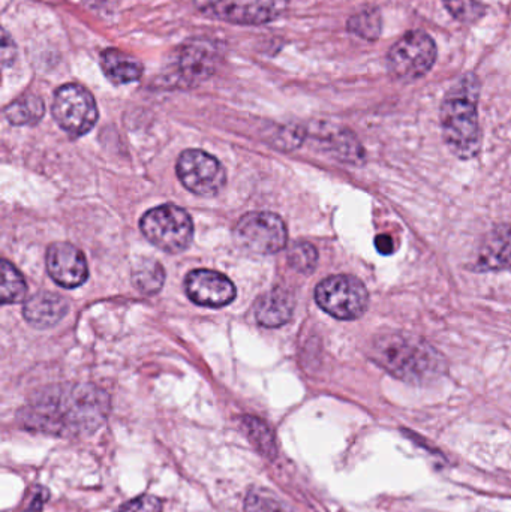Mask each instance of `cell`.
Here are the masks:
<instances>
[{"label": "cell", "instance_id": "cell-1", "mask_svg": "<svg viewBox=\"0 0 511 512\" xmlns=\"http://www.w3.org/2000/svg\"><path fill=\"white\" fill-rule=\"evenodd\" d=\"M110 411V397L90 384L60 385L39 394L21 420L27 429L57 436L95 432Z\"/></svg>", "mask_w": 511, "mask_h": 512}, {"label": "cell", "instance_id": "cell-2", "mask_svg": "<svg viewBox=\"0 0 511 512\" xmlns=\"http://www.w3.org/2000/svg\"><path fill=\"white\" fill-rule=\"evenodd\" d=\"M480 89L482 84L479 77L468 72L447 90L441 104L444 141L464 161L476 158L482 147L479 122Z\"/></svg>", "mask_w": 511, "mask_h": 512}, {"label": "cell", "instance_id": "cell-3", "mask_svg": "<svg viewBox=\"0 0 511 512\" xmlns=\"http://www.w3.org/2000/svg\"><path fill=\"white\" fill-rule=\"evenodd\" d=\"M371 357L378 366L410 384L434 381L446 370L443 355L419 337L381 333L372 339Z\"/></svg>", "mask_w": 511, "mask_h": 512}, {"label": "cell", "instance_id": "cell-4", "mask_svg": "<svg viewBox=\"0 0 511 512\" xmlns=\"http://www.w3.org/2000/svg\"><path fill=\"white\" fill-rule=\"evenodd\" d=\"M141 233L167 254H180L191 245L194 224L182 207L164 204L149 210L140 221Z\"/></svg>", "mask_w": 511, "mask_h": 512}, {"label": "cell", "instance_id": "cell-5", "mask_svg": "<svg viewBox=\"0 0 511 512\" xmlns=\"http://www.w3.org/2000/svg\"><path fill=\"white\" fill-rule=\"evenodd\" d=\"M315 301L333 318L353 321L368 309L369 292L357 277L336 274L318 283Z\"/></svg>", "mask_w": 511, "mask_h": 512}, {"label": "cell", "instance_id": "cell-6", "mask_svg": "<svg viewBox=\"0 0 511 512\" xmlns=\"http://www.w3.org/2000/svg\"><path fill=\"white\" fill-rule=\"evenodd\" d=\"M219 59L221 54L216 44L207 39H192L171 57L165 69V81L170 86H195L216 71Z\"/></svg>", "mask_w": 511, "mask_h": 512}, {"label": "cell", "instance_id": "cell-7", "mask_svg": "<svg viewBox=\"0 0 511 512\" xmlns=\"http://www.w3.org/2000/svg\"><path fill=\"white\" fill-rule=\"evenodd\" d=\"M290 0H194L195 8L213 20L242 26L272 23L287 12Z\"/></svg>", "mask_w": 511, "mask_h": 512}, {"label": "cell", "instance_id": "cell-8", "mask_svg": "<svg viewBox=\"0 0 511 512\" xmlns=\"http://www.w3.org/2000/svg\"><path fill=\"white\" fill-rule=\"evenodd\" d=\"M54 120L71 137H81L92 131L98 122L95 98L80 84H65L57 90L53 99Z\"/></svg>", "mask_w": 511, "mask_h": 512}, {"label": "cell", "instance_id": "cell-9", "mask_svg": "<svg viewBox=\"0 0 511 512\" xmlns=\"http://www.w3.org/2000/svg\"><path fill=\"white\" fill-rule=\"evenodd\" d=\"M435 60L437 45L422 30L408 32L389 51L390 72L402 81H414L428 74Z\"/></svg>", "mask_w": 511, "mask_h": 512}, {"label": "cell", "instance_id": "cell-10", "mask_svg": "<svg viewBox=\"0 0 511 512\" xmlns=\"http://www.w3.org/2000/svg\"><path fill=\"white\" fill-rule=\"evenodd\" d=\"M234 239L252 254H278L287 246V227L275 213L252 212L237 222Z\"/></svg>", "mask_w": 511, "mask_h": 512}, {"label": "cell", "instance_id": "cell-11", "mask_svg": "<svg viewBox=\"0 0 511 512\" xmlns=\"http://www.w3.org/2000/svg\"><path fill=\"white\" fill-rule=\"evenodd\" d=\"M176 168L183 186L200 197L219 194L227 182V174L221 162L203 150H185Z\"/></svg>", "mask_w": 511, "mask_h": 512}, {"label": "cell", "instance_id": "cell-12", "mask_svg": "<svg viewBox=\"0 0 511 512\" xmlns=\"http://www.w3.org/2000/svg\"><path fill=\"white\" fill-rule=\"evenodd\" d=\"M186 294L198 306L224 307L236 298V286L215 270H194L186 276Z\"/></svg>", "mask_w": 511, "mask_h": 512}, {"label": "cell", "instance_id": "cell-13", "mask_svg": "<svg viewBox=\"0 0 511 512\" xmlns=\"http://www.w3.org/2000/svg\"><path fill=\"white\" fill-rule=\"evenodd\" d=\"M47 271L63 288H78L89 276L86 258L80 249L69 243H54L47 251Z\"/></svg>", "mask_w": 511, "mask_h": 512}, {"label": "cell", "instance_id": "cell-14", "mask_svg": "<svg viewBox=\"0 0 511 512\" xmlns=\"http://www.w3.org/2000/svg\"><path fill=\"white\" fill-rule=\"evenodd\" d=\"M511 268V225H498L480 246L474 270L501 271Z\"/></svg>", "mask_w": 511, "mask_h": 512}, {"label": "cell", "instance_id": "cell-15", "mask_svg": "<svg viewBox=\"0 0 511 512\" xmlns=\"http://www.w3.org/2000/svg\"><path fill=\"white\" fill-rule=\"evenodd\" d=\"M69 304L62 295L41 291L24 303L23 315L36 328L54 327L68 313Z\"/></svg>", "mask_w": 511, "mask_h": 512}, {"label": "cell", "instance_id": "cell-16", "mask_svg": "<svg viewBox=\"0 0 511 512\" xmlns=\"http://www.w3.org/2000/svg\"><path fill=\"white\" fill-rule=\"evenodd\" d=\"M293 310V295L284 289L276 288L258 298L255 304V318L263 327L278 328L290 321Z\"/></svg>", "mask_w": 511, "mask_h": 512}, {"label": "cell", "instance_id": "cell-17", "mask_svg": "<svg viewBox=\"0 0 511 512\" xmlns=\"http://www.w3.org/2000/svg\"><path fill=\"white\" fill-rule=\"evenodd\" d=\"M101 66L105 77L113 84H129L143 75V65L116 48H108L101 54Z\"/></svg>", "mask_w": 511, "mask_h": 512}, {"label": "cell", "instance_id": "cell-18", "mask_svg": "<svg viewBox=\"0 0 511 512\" xmlns=\"http://www.w3.org/2000/svg\"><path fill=\"white\" fill-rule=\"evenodd\" d=\"M317 138L327 152L332 153L341 161L357 164L365 158L362 144L359 143L356 135L348 129L330 128L326 131L323 129V132Z\"/></svg>", "mask_w": 511, "mask_h": 512}, {"label": "cell", "instance_id": "cell-19", "mask_svg": "<svg viewBox=\"0 0 511 512\" xmlns=\"http://www.w3.org/2000/svg\"><path fill=\"white\" fill-rule=\"evenodd\" d=\"M45 105L36 95H23L5 108V117L14 126L36 125L44 117Z\"/></svg>", "mask_w": 511, "mask_h": 512}, {"label": "cell", "instance_id": "cell-20", "mask_svg": "<svg viewBox=\"0 0 511 512\" xmlns=\"http://www.w3.org/2000/svg\"><path fill=\"white\" fill-rule=\"evenodd\" d=\"M132 282L141 294H158L165 282L164 267L153 259H141L132 271Z\"/></svg>", "mask_w": 511, "mask_h": 512}, {"label": "cell", "instance_id": "cell-21", "mask_svg": "<svg viewBox=\"0 0 511 512\" xmlns=\"http://www.w3.org/2000/svg\"><path fill=\"white\" fill-rule=\"evenodd\" d=\"M2 283H0V297L3 304H17L24 301L27 295V283L20 271L3 259L0 265Z\"/></svg>", "mask_w": 511, "mask_h": 512}, {"label": "cell", "instance_id": "cell-22", "mask_svg": "<svg viewBox=\"0 0 511 512\" xmlns=\"http://www.w3.org/2000/svg\"><path fill=\"white\" fill-rule=\"evenodd\" d=\"M348 30L366 41H377L383 29L380 9L366 8L348 20Z\"/></svg>", "mask_w": 511, "mask_h": 512}, {"label": "cell", "instance_id": "cell-23", "mask_svg": "<svg viewBox=\"0 0 511 512\" xmlns=\"http://www.w3.org/2000/svg\"><path fill=\"white\" fill-rule=\"evenodd\" d=\"M243 427H245L246 435L249 436L252 444L257 445L261 453L266 456L275 454V438L266 423L255 417H246L243 420Z\"/></svg>", "mask_w": 511, "mask_h": 512}, {"label": "cell", "instance_id": "cell-24", "mask_svg": "<svg viewBox=\"0 0 511 512\" xmlns=\"http://www.w3.org/2000/svg\"><path fill=\"white\" fill-rule=\"evenodd\" d=\"M447 11L461 23H476L485 15L486 9L477 0H443Z\"/></svg>", "mask_w": 511, "mask_h": 512}, {"label": "cell", "instance_id": "cell-25", "mask_svg": "<svg viewBox=\"0 0 511 512\" xmlns=\"http://www.w3.org/2000/svg\"><path fill=\"white\" fill-rule=\"evenodd\" d=\"M288 262L294 270L300 271V273H312L317 267V249L311 243H296L288 252Z\"/></svg>", "mask_w": 511, "mask_h": 512}, {"label": "cell", "instance_id": "cell-26", "mask_svg": "<svg viewBox=\"0 0 511 512\" xmlns=\"http://www.w3.org/2000/svg\"><path fill=\"white\" fill-rule=\"evenodd\" d=\"M162 502L155 496L144 495L123 505L120 512H161Z\"/></svg>", "mask_w": 511, "mask_h": 512}, {"label": "cell", "instance_id": "cell-27", "mask_svg": "<svg viewBox=\"0 0 511 512\" xmlns=\"http://www.w3.org/2000/svg\"><path fill=\"white\" fill-rule=\"evenodd\" d=\"M375 248L381 255H392L396 251L395 240L389 234H381L375 239Z\"/></svg>", "mask_w": 511, "mask_h": 512}]
</instances>
